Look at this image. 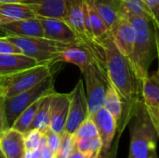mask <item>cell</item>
<instances>
[{"label":"cell","instance_id":"1","mask_svg":"<svg viewBox=\"0 0 159 158\" xmlns=\"http://www.w3.org/2000/svg\"><path fill=\"white\" fill-rule=\"evenodd\" d=\"M105 55V70L108 82L116 88L123 103V115L118 125L119 135L130 122L142 102V84L131 61L116 47L111 34L102 43Z\"/></svg>","mask_w":159,"mask_h":158},{"label":"cell","instance_id":"2","mask_svg":"<svg viewBox=\"0 0 159 158\" xmlns=\"http://www.w3.org/2000/svg\"><path fill=\"white\" fill-rule=\"evenodd\" d=\"M135 30L133 50L129 58L131 64L140 78L143 80L149 73V67L157 57L156 34L153 21L143 17H129Z\"/></svg>","mask_w":159,"mask_h":158},{"label":"cell","instance_id":"3","mask_svg":"<svg viewBox=\"0 0 159 158\" xmlns=\"http://www.w3.org/2000/svg\"><path fill=\"white\" fill-rule=\"evenodd\" d=\"M129 158H143L157 152L158 133L143 101L130 120Z\"/></svg>","mask_w":159,"mask_h":158},{"label":"cell","instance_id":"4","mask_svg":"<svg viewBox=\"0 0 159 158\" xmlns=\"http://www.w3.org/2000/svg\"><path fill=\"white\" fill-rule=\"evenodd\" d=\"M53 74L52 64L44 63L11 74L0 76V100L13 97Z\"/></svg>","mask_w":159,"mask_h":158},{"label":"cell","instance_id":"5","mask_svg":"<svg viewBox=\"0 0 159 158\" xmlns=\"http://www.w3.org/2000/svg\"><path fill=\"white\" fill-rule=\"evenodd\" d=\"M54 91V77L50 74L36 86L13 97L1 100L7 127L10 128L19 115L28 106Z\"/></svg>","mask_w":159,"mask_h":158},{"label":"cell","instance_id":"6","mask_svg":"<svg viewBox=\"0 0 159 158\" xmlns=\"http://www.w3.org/2000/svg\"><path fill=\"white\" fill-rule=\"evenodd\" d=\"M6 36L21 50L22 54L41 63L54 64L61 48L65 45H68L45 37Z\"/></svg>","mask_w":159,"mask_h":158},{"label":"cell","instance_id":"7","mask_svg":"<svg viewBox=\"0 0 159 158\" xmlns=\"http://www.w3.org/2000/svg\"><path fill=\"white\" fill-rule=\"evenodd\" d=\"M86 83V96L89 115L104 106L108 86L106 71L98 63L91 64L82 73Z\"/></svg>","mask_w":159,"mask_h":158},{"label":"cell","instance_id":"8","mask_svg":"<svg viewBox=\"0 0 159 158\" xmlns=\"http://www.w3.org/2000/svg\"><path fill=\"white\" fill-rule=\"evenodd\" d=\"M89 116L86 90L82 79H79L71 91L70 106L64 131L73 135L76 129Z\"/></svg>","mask_w":159,"mask_h":158},{"label":"cell","instance_id":"9","mask_svg":"<svg viewBox=\"0 0 159 158\" xmlns=\"http://www.w3.org/2000/svg\"><path fill=\"white\" fill-rule=\"evenodd\" d=\"M70 93H58L54 91L51 94L50 111H49V129L62 134L65 129V125L69 113Z\"/></svg>","mask_w":159,"mask_h":158},{"label":"cell","instance_id":"10","mask_svg":"<svg viewBox=\"0 0 159 158\" xmlns=\"http://www.w3.org/2000/svg\"><path fill=\"white\" fill-rule=\"evenodd\" d=\"M44 28L45 38L63 44H81L80 39L70 26L60 19L37 17Z\"/></svg>","mask_w":159,"mask_h":158},{"label":"cell","instance_id":"11","mask_svg":"<svg viewBox=\"0 0 159 158\" xmlns=\"http://www.w3.org/2000/svg\"><path fill=\"white\" fill-rule=\"evenodd\" d=\"M89 116L92 118L97 127L99 137L102 142V155H104L112 148V143L117 132V122L104 107Z\"/></svg>","mask_w":159,"mask_h":158},{"label":"cell","instance_id":"12","mask_svg":"<svg viewBox=\"0 0 159 158\" xmlns=\"http://www.w3.org/2000/svg\"><path fill=\"white\" fill-rule=\"evenodd\" d=\"M111 35L118 50L129 59L135 41V30L129 18L122 15L116 26L112 29Z\"/></svg>","mask_w":159,"mask_h":158},{"label":"cell","instance_id":"13","mask_svg":"<svg viewBox=\"0 0 159 158\" xmlns=\"http://www.w3.org/2000/svg\"><path fill=\"white\" fill-rule=\"evenodd\" d=\"M60 61L76 65L80 69L81 73L87 70L91 64L97 63L91 52L86 47L80 44L65 45L60 51L55 63Z\"/></svg>","mask_w":159,"mask_h":158},{"label":"cell","instance_id":"14","mask_svg":"<svg viewBox=\"0 0 159 158\" xmlns=\"http://www.w3.org/2000/svg\"><path fill=\"white\" fill-rule=\"evenodd\" d=\"M142 101L156 126L159 108V75L157 71L148 73L143 80Z\"/></svg>","mask_w":159,"mask_h":158},{"label":"cell","instance_id":"15","mask_svg":"<svg viewBox=\"0 0 159 158\" xmlns=\"http://www.w3.org/2000/svg\"><path fill=\"white\" fill-rule=\"evenodd\" d=\"M6 35L20 37H45L44 28L37 17L23 19L0 26Z\"/></svg>","mask_w":159,"mask_h":158},{"label":"cell","instance_id":"16","mask_svg":"<svg viewBox=\"0 0 159 158\" xmlns=\"http://www.w3.org/2000/svg\"><path fill=\"white\" fill-rule=\"evenodd\" d=\"M0 150L6 158H24V134L7 128L0 134Z\"/></svg>","mask_w":159,"mask_h":158},{"label":"cell","instance_id":"17","mask_svg":"<svg viewBox=\"0 0 159 158\" xmlns=\"http://www.w3.org/2000/svg\"><path fill=\"white\" fill-rule=\"evenodd\" d=\"M35 17L64 20L67 0H29L26 3Z\"/></svg>","mask_w":159,"mask_h":158},{"label":"cell","instance_id":"18","mask_svg":"<svg viewBox=\"0 0 159 158\" xmlns=\"http://www.w3.org/2000/svg\"><path fill=\"white\" fill-rule=\"evenodd\" d=\"M41 63L24 54H0V76L11 74Z\"/></svg>","mask_w":159,"mask_h":158},{"label":"cell","instance_id":"19","mask_svg":"<svg viewBox=\"0 0 159 158\" xmlns=\"http://www.w3.org/2000/svg\"><path fill=\"white\" fill-rule=\"evenodd\" d=\"M110 32L116 26L121 16L119 0H89Z\"/></svg>","mask_w":159,"mask_h":158},{"label":"cell","instance_id":"20","mask_svg":"<svg viewBox=\"0 0 159 158\" xmlns=\"http://www.w3.org/2000/svg\"><path fill=\"white\" fill-rule=\"evenodd\" d=\"M34 17L35 15L27 4L0 3V26Z\"/></svg>","mask_w":159,"mask_h":158},{"label":"cell","instance_id":"21","mask_svg":"<svg viewBox=\"0 0 159 158\" xmlns=\"http://www.w3.org/2000/svg\"><path fill=\"white\" fill-rule=\"evenodd\" d=\"M88 13H89V24L92 35L97 43L102 45V43L108 37V35L111 34L110 30L102 20V19L100 17L92 4L89 0H85Z\"/></svg>","mask_w":159,"mask_h":158},{"label":"cell","instance_id":"22","mask_svg":"<svg viewBox=\"0 0 159 158\" xmlns=\"http://www.w3.org/2000/svg\"><path fill=\"white\" fill-rule=\"evenodd\" d=\"M121 12L127 17H143L152 20V12L143 0H119Z\"/></svg>","mask_w":159,"mask_h":158},{"label":"cell","instance_id":"23","mask_svg":"<svg viewBox=\"0 0 159 158\" xmlns=\"http://www.w3.org/2000/svg\"><path fill=\"white\" fill-rule=\"evenodd\" d=\"M103 107L115 117V119L117 122V129H118V125L121 121L122 115H123V103L119 94L109 82L107 86Z\"/></svg>","mask_w":159,"mask_h":158},{"label":"cell","instance_id":"24","mask_svg":"<svg viewBox=\"0 0 159 158\" xmlns=\"http://www.w3.org/2000/svg\"><path fill=\"white\" fill-rule=\"evenodd\" d=\"M51 94L45 96L41 100V102L39 104V107L37 109L30 129H38L45 133L49 129V111Z\"/></svg>","mask_w":159,"mask_h":158},{"label":"cell","instance_id":"25","mask_svg":"<svg viewBox=\"0 0 159 158\" xmlns=\"http://www.w3.org/2000/svg\"><path fill=\"white\" fill-rule=\"evenodd\" d=\"M42 99L36 101L35 102H34L33 104L28 106L25 110H23L19 115V116L15 119V121L13 122V124L10 128H12L23 134L26 133L27 131H29L31 129V126L34 122L35 114L37 112V109L39 107V104H40Z\"/></svg>","mask_w":159,"mask_h":158},{"label":"cell","instance_id":"26","mask_svg":"<svg viewBox=\"0 0 159 158\" xmlns=\"http://www.w3.org/2000/svg\"><path fill=\"white\" fill-rule=\"evenodd\" d=\"M74 141L75 146L84 155L85 158H99L102 156V142L100 137L85 138Z\"/></svg>","mask_w":159,"mask_h":158},{"label":"cell","instance_id":"27","mask_svg":"<svg viewBox=\"0 0 159 158\" xmlns=\"http://www.w3.org/2000/svg\"><path fill=\"white\" fill-rule=\"evenodd\" d=\"M25 150L42 149L47 144V135L38 129H30L24 133Z\"/></svg>","mask_w":159,"mask_h":158},{"label":"cell","instance_id":"28","mask_svg":"<svg viewBox=\"0 0 159 158\" xmlns=\"http://www.w3.org/2000/svg\"><path fill=\"white\" fill-rule=\"evenodd\" d=\"M74 140H80L85 138L99 137V132L97 127L90 116H89L74 132L72 135Z\"/></svg>","mask_w":159,"mask_h":158},{"label":"cell","instance_id":"29","mask_svg":"<svg viewBox=\"0 0 159 158\" xmlns=\"http://www.w3.org/2000/svg\"><path fill=\"white\" fill-rule=\"evenodd\" d=\"M61 136V144L56 154V158H67L75 146V141L73 139V136L65 131Z\"/></svg>","mask_w":159,"mask_h":158},{"label":"cell","instance_id":"30","mask_svg":"<svg viewBox=\"0 0 159 158\" xmlns=\"http://www.w3.org/2000/svg\"><path fill=\"white\" fill-rule=\"evenodd\" d=\"M0 54H22V52L5 35L0 37Z\"/></svg>","mask_w":159,"mask_h":158},{"label":"cell","instance_id":"31","mask_svg":"<svg viewBox=\"0 0 159 158\" xmlns=\"http://www.w3.org/2000/svg\"><path fill=\"white\" fill-rule=\"evenodd\" d=\"M47 135V144L49 147V149L54 153L57 154L60 144H61V134H58L51 129H48L46 132Z\"/></svg>","mask_w":159,"mask_h":158},{"label":"cell","instance_id":"32","mask_svg":"<svg viewBox=\"0 0 159 158\" xmlns=\"http://www.w3.org/2000/svg\"><path fill=\"white\" fill-rule=\"evenodd\" d=\"M8 127H7V120H6V117H5V114H4V109H3V105H2V102L0 100V134L5 130L7 129Z\"/></svg>","mask_w":159,"mask_h":158},{"label":"cell","instance_id":"33","mask_svg":"<svg viewBox=\"0 0 159 158\" xmlns=\"http://www.w3.org/2000/svg\"><path fill=\"white\" fill-rule=\"evenodd\" d=\"M40 158H56V154H54L49 147L48 146V144H45L41 150V155Z\"/></svg>","mask_w":159,"mask_h":158},{"label":"cell","instance_id":"34","mask_svg":"<svg viewBox=\"0 0 159 158\" xmlns=\"http://www.w3.org/2000/svg\"><path fill=\"white\" fill-rule=\"evenodd\" d=\"M42 149H34V150H25L24 158H40Z\"/></svg>","mask_w":159,"mask_h":158},{"label":"cell","instance_id":"35","mask_svg":"<svg viewBox=\"0 0 159 158\" xmlns=\"http://www.w3.org/2000/svg\"><path fill=\"white\" fill-rule=\"evenodd\" d=\"M154 24V23H153ZM154 28H155V34H156V45H157V61H158V69H157V74L159 75V30L157 27L156 24H154Z\"/></svg>","mask_w":159,"mask_h":158},{"label":"cell","instance_id":"36","mask_svg":"<svg viewBox=\"0 0 159 158\" xmlns=\"http://www.w3.org/2000/svg\"><path fill=\"white\" fill-rule=\"evenodd\" d=\"M152 12V21L159 25V5L151 9Z\"/></svg>","mask_w":159,"mask_h":158},{"label":"cell","instance_id":"37","mask_svg":"<svg viewBox=\"0 0 159 158\" xmlns=\"http://www.w3.org/2000/svg\"><path fill=\"white\" fill-rule=\"evenodd\" d=\"M67 158H85V156H84V155L75 146H74L72 152L70 153L69 156Z\"/></svg>","mask_w":159,"mask_h":158},{"label":"cell","instance_id":"38","mask_svg":"<svg viewBox=\"0 0 159 158\" xmlns=\"http://www.w3.org/2000/svg\"><path fill=\"white\" fill-rule=\"evenodd\" d=\"M116 148L117 147L111 148L108 153H106L104 155H102V158H116Z\"/></svg>","mask_w":159,"mask_h":158},{"label":"cell","instance_id":"39","mask_svg":"<svg viewBox=\"0 0 159 158\" xmlns=\"http://www.w3.org/2000/svg\"><path fill=\"white\" fill-rule=\"evenodd\" d=\"M145 2V4L149 7L150 9H152L153 7H157L159 5V0H143Z\"/></svg>","mask_w":159,"mask_h":158},{"label":"cell","instance_id":"40","mask_svg":"<svg viewBox=\"0 0 159 158\" xmlns=\"http://www.w3.org/2000/svg\"><path fill=\"white\" fill-rule=\"evenodd\" d=\"M29 0H0V3H18V4H26Z\"/></svg>","mask_w":159,"mask_h":158},{"label":"cell","instance_id":"41","mask_svg":"<svg viewBox=\"0 0 159 158\" xmlns=\"http://www.w3.org/2000/svg\"><path fill=\"white\" fill-rule=\"evenodd\" d=\"M156 128H157V133H158L159 137V108L158 112H157V123H156Z\"/></svg>","mask_w":159,"mask_h":158},{"label":"cell","instance_id":"42","mask_svg":"<svg viewBox=\"0 0 159 158\" xmlns=\"http://www.w3.org/2000/svg\"><path fill=\"white\" fill-rule=\"evenodd\" d=\"M143 158H158V156H157V152H155V153H152L149 156H145V157Z\"/></svg>","mask_w":159,"mask_h":158},{"label":"cell","instance_id":"43","mask_svg":"<svg viewBox=\"0 0 159 158\" xmlns=\"http://www.w3.org/2000/svg\"><path fill=\"white\" fill-rule=\"evenodd\" d=\"M0 158H6L5 157V156L3 155V153L1 152V150H0Z\"/></svg>","mask_w":159,"mask_h":158},{"label":"cell","instance_id":"44","mask_svg":"<svg viewBox=\"0 0 159 158\" xmlns=\"http://www.w3.org/2000/svg\"><path fill=\"white\" fill-rule=\"evenodd\" d=\"M153 23H154V22H153ZM154 24H156V23H154ZM156 25H157V27L158 28V30H159V25H157V24H156Z\"/></svg>","mask_w":159,"mask_h":158},{"label":"cell","instance_id":"45","mask_svg":"<svg viewBox=\"0 0 159 158\" xmlns=\"http://www.w3.org/2000/svg\"><path fill=\"white\" fill-rule=\"evenodd\" d=\"M99 158H102V156H100V157Z\"/></svg>","mask_w":159,"mask_h":158}]
</instances>
